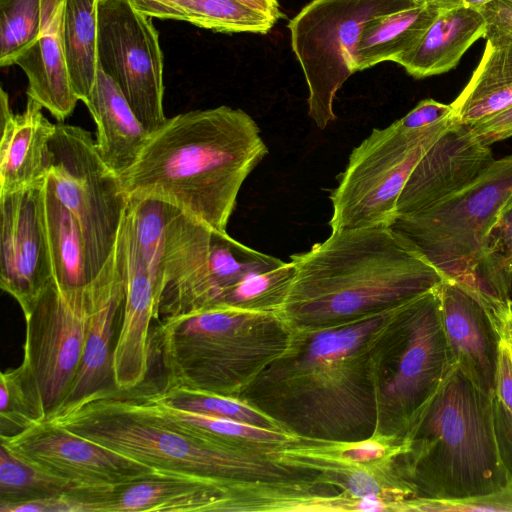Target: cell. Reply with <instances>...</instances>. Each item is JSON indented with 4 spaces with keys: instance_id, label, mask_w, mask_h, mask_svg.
<instances>
[{
    "instance_id": "cell-22",
    "label": "cell",
    "mask_w": 512,
    "mask_h": 512,
    "mask_svg": "<svg viewBox=\"0 0 512 512\" xmlns=\"http://www.w3.org/2000/svg\"><path fill=\"white\" fill-rule=\"evenodd\" d=\"M97 127L96 144L104 161L119 176L137 161L151 133L136 117L116 83L100 68L84 102Z\"/></svg>"
},
{
    "instance_id": "cell-25",
    "label": "cell",
    "mask_w": 512,
    "mask_h": 512,
    "mask_svg": "<svg viewBox=\"0 0 512 512\" xmlns=\"http://www.w3.org/2000/svg\"><path fill=\"white\" fill-rule=\"evenodd\" d=\"M451 105L455 119L467 125L512 105V44L486 42L477 68Z\"/></svg>"
},
{
    "instance_id": "cell-40",
    "label": "cell",
    "mask_w": 512,
    "mask_h": 512,
    "mask_svg": "<svg viewBox=\"0 0 512 512\" xmlns=\"http://www.w3.org/2000/svg\"><path fill=\"white\" fill-rule=\"evenodd\" d=\"M470 127L488 145L512 137V105L477 121Z\"/></svg>"
},
{
    "instance_id": "cell-7",
    "label": "cell",
    "mask_w": 512,
    "mask_h": 512,
    "mask_svg": "<svg viewBox=\"0 0 512 512\" xmlns=\"http://www.w3.org/2000/svg\"><path fill=\"white\" fill-rule=\"evenodd\" d=\"M440 285L400 304L376 348L373 438L400 440L455 363L442 324Z\"/></svg>"
},
{
    "instance_id": "cell-9",
    "label": "cell",
    "mask_w": 512,
    "mask_h": 512,
    "mask_svg": "<svg viewBox=\"0 0 512 512\" xmlns=\"http://www.w3.org/2000/svg\"><path fill=\"white\" fill-rule=\"evenodd\" d=\"M454 120L453 115L417 130H405L396 121L385 128H374L352 150L331 191V231L390 227L411 172Z\"/></svg>"
},
{
    "instance_id": "cell-3",
    "label": "cell",
    "mask_w": 512,
    "mask_h": 512,
    "mask_svg": "<svg viewBox=\"0 0 512 512\" xmlns=\"http://www.w3.org/2000/svg\"><path fill=\"white\" fill-rule=\"evenodd\" d=\"M267 153L255 120L222 105L167 118L120 177L128 196L163 199L226 232L242 184Z\"/></svg>"
},
{
    "instance_id": "cell-30",
    "label": "cell",
    "mask_w": 512,
    "mask_h": 512,
    "mask_svg": "<svg viewBox=\"0 0 512 512\" xmlns=\"http://www.w3.org/2000/svg\"><path fill=\"white\" fill-rule=\"evenodd\" d=\"M146 384L156 399L169 406L228 418L260 428L283 431L268 416L238 398L165 384L160 386L152 382H146Z\"/></svg>"
},
{
    "instance_id": "cell-21",
    "label": "cell",
    "mask_w": 512,
    "mask_h": 512,
    "mask_svg": "<svg viewBox=\"0 0 512 512\" xmlns=\"http://www.w3.org/2000/svg\"><path fill=\"white\" fill-rule=\"evenodd\" d=\"M66 0H42V27L36 41L22 52L15 64L28 79L27 96L63 121L79 100L72 88L62 41Z\"/></svg>"
},
{
    "instance_id": "cell-16",
    "label": "cell",
    "mask_w": 512,
    "mask_h": 512,
    "mask_svg": "<svg viewBox=\"0 0 512 512\" xmlns=\"http://www.w3.org/2000/svg\"><path fill=\"white\" fill-rule=\"evenodd\" d=\"M236 489L218 482L155 471L125 482L72 487L73 512L233 511Z\"/></svg>"
},
{
    "instance_id": "cell-37",
    "label": "cell",
    "mask_w": 512,
    "mask_h": 512,
    "mask_svg": "<svg viewBox=\"0 0 512 512\" xmlns=\"http://www.w3.org/2000/svg\"><path fill=\"white\" fill-rule=\"evenodd\" d=\"M401 511L421 512H512V485L486 494L460 498H423L406 500Z\"/></svg>"
},
{
    "instance_id": "cell-26",
    "label": "cell",
    "mask_w": 512,
    "mask_h": 512,
    "mask_svg": "<svg viewBox=\"0 0 512 512\" xmlns=\"http://www.w3.org/2000/svg\"><path fill=\"white\" fill-rule=\"evenodd\" d=\"M45 217L55 283L66 292L86 288L91 282V275L79 225L57 198L47 176Z\"/></svg>"
},
{
    "instance_id": "cell-38",
    "label": "cell",
    "mask_w": 512,
    "mask_h": 512,
    "mask_svg": "<svg viewBox=\"0 0 512 512\" xmlns=\"http://www.w3.org/2000/svg\"><path fill=\"white\" fill-rule=\"evenodd\" d=\"M485 19L486 42L512 44V0H492L478 9Z\"/></svg>"
},
{
    "instance_id": "cell-13",
    "label": "cell",
    "mask_w": 512,
    "mask_h": 512,
    "mask_svg": "<svg viewBox=\"0 0 512 512\" xmlns=\"http://www.w3.org/2000/svg\"><path fill=\"white\" fill-rule=\"evenodd\" d=\"M98 68L119 87L151 134L167 118L163 111V53L151 18L130 0H98Z\"/></svg>"
},
{
    "instance_id": "cell-18",
    "label": "cell",
    "mask_w": 512,
    "mask_h": 512,
    "mask_svg": "<svg viewBox=\"0 0 512 512\" xmlns=\"http://www.w3.org/2000/svg\"><path fill=\"white\" fill-rule=\"evenodd\" d=\"M126 295L124 231L101 272L87 285V323L84 353L77 377L64 404L113 384L112 354ZM63 404V405H64Z\"/></svg>"
},
{
    "instance_id": "cell-36",
    "label": "cell",
    "mask_w": 512,
    "mask_h": 512,
    "mask_svg": "<svg viewBox=\"0 0 512 512\" xmlns=\"http://www.w3.org/2000/svg\"><path fill=\"white\" fill-rule=\"evenodd\" d=\"M0 435L17 434L38 421L17 368L0 376Z\"/></svg>"
},
{
    "instance_id": "cell-28",
    "label": "cell",
    "mask_w": 512,
    "mask_h": 512,
    "mask_svg": "<svg viewBox=\"0 0 512 512\" xmlns=\"http://www.w3.org/2000/svg\"><path fill=\"white\" fill-rule=\"evenodd\" d=\"M133 390L145 404L162 418L187 432L206 439L249 440L277 446H283L297 439L284 431L260 428L228 418L169 406L152 395L146 381L133 388Z\"/></svg>"
},
{
    "instance_id": "cell-4",
    "label": "cell",
    "mask_w": 512,
    "mask_h": 512,
    "mask_svg": "<svg viewBox=\"0 0 512 512\" xmlns=\"http://www.w3.org/2000/svg\"><path fill=\"white\" fill-rule=\"evenodd\" d=\"M290 259L295 275L279 313L294 330L385 311L446 278L390 227L331 232Z\"/></svg>"
},
{
    "instance_id": "cell-10",
    "label": "cell",
    "mask_w": 512,
    "mask_h": 512,
    "mask_svg": "<svg viewBox=\"0 0 512 512\" xmlns=\"http://www.w3.org/2000/svg\"><path fill=\"white\" fill-rule=\"evenodd\" d=\"M426 0H312L289 21L292 50L308 87V115L324 129L336 119L337 91L355 73L354 52L368 22Z\"/></svg>"
},
{
    "instance_id": "cell-31",
    "label": "cell",
    "mask_w": 512,
    "mask_h": 512,
    "mask_svg": "<svg viewBox=\"0 0 512 512\" xmlns=\"http://www.w3.org/2000/svg\"><path fill=\"white\" fill-rule=\"evenodd\" d=\"M186 21L220 33L267 34L277 23L239 0H185Z\"/></svg>"
},
{
    "instance_id": "cell-15",
    "label": "cell",
    "mask_w": 512,
    "mask_h": 512,
    "mask_svg": "<svg viewBox=\"0 0 512 512\" xmlns=\"http://www.w3.org/2000/svg\"><path fill=\"white\" fill-rule=\"evenodd\" d=\"M45 181L0 193V286L17 301L23 315L53 280Z\"/></svg>"
},
{
    "instance_id": "cell-24",
    "label": "cell",
    "mask_w": 512,
    "mask_h": 512,
    "mask_svg": "<svg viewBox=\"0 0 512 512\" xmlns=\"http://www.w3.org/2000/svg\"><path fill=\"white\" fill-rule=\"evenodd\" d=\"M442 9L437 3L426 1L368 22L355 48V71L394 61L413 48Z\"/></svg>"
},
{
    "instance_id": "cell-8",
    "label": "cell",
    "mask_w": 512,
    "mask_h": 512,
    "mask_svg": "<svg viewBox=\"0 0 512 512\" xmlns=\"http://www.w3.org/2000/svg\"><path fill=\"white\" fill-rule=\"evenodd\" d=\"M512 199V155L495 160L476 180L441 202L396 217L390 228L447 278L476 289L475 273L488 236Z\"/></svg>"
},
{
    "instance_id": "cell-19",
    "label": "cell",
    "mask_w": 512,
    "mask_h": 512,
    "mask_svg": "<svg viewBox=\"0 0 512 512\" xmlns=\"http://www.w3.org/2000/svg\"><path fill=\"white\" fill-rule=\"evenodd\" d=\"M440 310L454 362L483 390L494 393L499 339L471 287L446 277L440 285Z\"/></svg>"
},
{
    "instance_id": "cell-12",
    "label": "cell",
    "mask_w": 512,
    "mask_h": 512,
    "mask_svg": "<svg viewBox=\"0 0 512 512\" xmlns=\"http://www.w3.org/2000/svg\"><path fill=\"white\" fill-rule=\"evenodd\" d=\"M24 317V355L17 369L38 421H45L66 401L81 365L87 287L66 292L53 279Z\"/></svg>"
},
{
    "instance_id": "cell-17",
    "label": "cell",
    "mask_w": 512,
    "mask_h": 512,
    "mask_svg": "<svg viewBox=\"0 0 512 512\" xmlns=\"http://www.w3.org/2000/svg\"><path fill=\"white\" fill-rule=\"evenodd\" d=\"M495 161L490 145L456 119L430 145L407 179L396 217L427 209L468 186Z\"/></svg>"
},
{
    "instance_id": "cell-42",
    "label": "cell",
    "mask_w": 512,
    "mask_h": 512,
    "mask_svg": "<svg viewBox=\"0 0 512 512\" xmlns=\"http://www.w3.org/2000/svg\"><path fill=\"white\" fill-rule=\"evenodd\" d=\"M240 2L246 4L252 9L266 15L267 17L273 19L277 22L279 19L283 18L285 15L282 13L280 9V5L278 0H239Z\"/></svg>"
},
{
    "instance_id": "cell-41",
    "label": "cell",
    "mask_w": 512,
    "mask_h": 512,
    "mask_svg": "<svg viewBox=\"0 0 512 512\" xmlns=\"http://www.w3.org/2000/svg\"><path fill=\"white\" fill-rule=\"evenodd\" d=\"M133 6L150 18L186 21L185 0H130Z\"/></svg>"
},
{
    "instance_id": "cell-14",
    "label": "cell",
    "mask_w": 512,
    "mask_h": 512,
    "mask_svg": "<svg viewBox=\"0 0 512 512\" xmlns=\"http://www.w3.org/2000/svg\"><path fill=\"white\" fill-rule=\"evenodd\" d=\"M0 439L15 457L71 488L116 484L159 471L49 421Z\"/></svg>"
},
{
    "instance_id": "cell-34",
    "label": "cell",
    "mask_w": 512,
    "mask_h": 512,
    "mask_svg": "<svg viewBox=\"0 0 512 512\" xmlns=\"http://www.w3.org/2000/svg\"><path fill=\"white\" fill-rule=\"evenodd\" d=\"M71 486L15 457L1 445L0 505L59 497Z\"/></svg>"
},
{
    "instance_id": "cell-44",
    "label": "cell",
    "mask_w": 512,
    "mask_h": 512,
    "mask_svg": "<svg viewBox=\"0 0 512 512\" xmlns=\"http://www.w3.org/2000/svg\"><path fill=\"white\" fill-rule=\"evenodd\" d=\"M508 299L512 300V275H511V278H510V285H509Z\"/></svg>"
},
{
    "instance_id": "cell-20",
    "label": "cell",
    "mask_w": 512,
    "mask_h": 512,
    "mask_svg": "<svg viewBox=\"0 0 512 512\" xmlns=\"http://www.w3.org/2000/svg\"><path fill=\"white\" fill-rule=\"evenodd\" d=\"M8 94L1 88L0 193L13 192L46 178L50 163L49 141L56 124L42 106L28 98L25 110L14 114Z\"/></svg>"
},
{
    "instance_id": "cell-35",
    "label": "cell",
    "mask_w": 512,
    "mask_h": 512,
    "mask_svg": "<svg viewBox=\"0 0 512 512\" xmlns=\"http://www.w3.org/2000/svg\"><path fill=\"white\" fill-rule=\"evenodd\" d=\"M41 27L42 0H0V66L15 64Z\"/></svg>"
},
{
    "instance_id": "cell-23",
    "label": "cell",
    "mask_w": 512,
    "mask_h": 512,
    "mask_svg": "<svg viewBox=\"0 0 512 512\" xmlns=\"http://www.w3.org/2000/svg\"><path fill=\"white\" fill-rule=\"evenodd\" d=\"M485 32V19L476 8H444L419 42L393 62L422 79L453 69Z\"/></svg>"
},
{
    "instance_id": "cell-27",
    "label": "cell",
    "mask_w": 512,
    "mask_h": 512,
    "mask_svg": "<svg viewBox=\"0 0 512 512\" xmlns=\"http://www.w3.org/2000/svg\"><path fill=\"white\" fill-rule=\"evenodd\" d=\"M98 0H66L62 41L66 65L76 97L85 102L94 86L98 61Z\"/></svg>"
},
{
    "instance_id": "cell-29",
    "label": "cell",
    "mask_w": 512,
    "mask_h": 512,
    "mask_svg": "<svg viewBox=\"0 0 512 512\" xmlns=\"http://www.w3.org/2000/svg\"><path fill=\"white\" fill-rule=\"evenodd\" d=\"M284 261L234 240L227 232L212 230L208 258L207 308L218 307L225 293L246 277L279 266Z\"/></svg>"
},
{
    "instance_id": "cell-2",
    "label": "cell",
    "mask_w": 512,
    "mask_h": 512,
    "mask_svg": "<svg viewBox=\"0 0 512 512\" xmlns=\"http://www.w3.org/2000/svg\"><path fill=\"white\" fill-rule=\"evenodd\" d=\"M45 421L161 472L236 489L319 479L318 473L282 460L281 446L194 435L155 413L133 389L122 390L113 384L62 405Z\"/></svg>"
},
{
    "instance_id": "cell-33",
    "label": "cell",
    "mask_w": 512,
    "mask_h": 512,
    "mask_svg": "<svg viewBox=\"0 0 512 512\" xmlns=\"http://www.w3.org/2000/svg\"><path fill=\"white\" fill-rule=\"evenodd\" d=\"M512 275V199L502 209L476 269V289L508 298Z\"/></svg>"
},
{
    "instance_id": "cell-43",
    "label": "cell",
    "mask_w": 512,
    "mask_h": 512,
    "mask_svg": "<svg viewBox=\"0 0 512 512\" xmlns=\"http://www.w3.org/2000/svg\"><path fill=\"white\" fill-rule=\"evenodd\" d=\"M437 3L443 8H454V7H470L479 9L484 4L492 0H426Z\"/></svg>"
},
{
    "instance_id": "cell-1",
    "label": "cell",
    "mask_w": 512,
    "mask_h": 512,
    "mask_svg": "<svg viewBox=\"0 0 512 512\" xmlns=\"http://www.w3.org/2000/svg\"><path fill=\"white\" fill-rule=\"evenodd\" d=\"M399 306L327 327L294 330L287 351L237 398L298 439L354 443L373 438L374 354Z\"/></svg>"
},
{
    "instance_id": "cell-11",
    "label": "cell",
    "mask_w": 512,
    "mask_h": 512,
    "mask_svg": "<svg viewBox=\"0 0 512 512\" xmlns=\"http://www.w3.org/2000/svg\"><path fill=\"white\" fill-rule=\"evenodd\" d=\"M49 150L47 178L79 225L92 281L115 249L129 197L84 128L56 124Z\"/></svg>"
},
{
    "instance_id": "cell-39",
    "label": "cell",
    "mask_w": 512,
    "mask_h": 512,
    "mask_svg": "<svg viewBox=\"0 0 512 512\" xmlns=\"http://www.w3.org/2000/svg\"><path fill=\"white\" fill-rule=\"evenodd\" d=\"M453 115L451 104L447 105L433 99H424L396 122L405 130H417L436 124Z\"/></svg>"
},
{
    "instance_id": "cell-5",
    "label": "cell",
    "mask_w": 512,
    "mask_h": 512,
    "mask_svg": "<svg viewBox=\"0 0 512 512\" xmlns=\"http://www.w3.org/2000/svg\"><path fill=\"white\" fill-rule=\"evenodd\" d=\"M493 394L454 363L416 412L395 460L416 497H468L511 485Z\"/></svg>"
},
{
    "instance_id": "cell-32",
    "label": "cell",
    "mask_w": 512,
    "mask_h": 512,
    "mask_svg": "<svg viewBox=\"0 0 512 512\" xmlns=\"http://www.w3.org/2000/svg\"><path fill=\"white\" fill-rule=\"evenodd\" d=\"M295 270V265L290 260L274 268L254 273L229 289L219 306L279 312Z\"/></svg>"
},
{
    "instance_id": "cell-6",
    "label": "cell",
    "mask_w": 512,
    "mask_h": 512,
    "mask_svg": "<svg viewBox=\"0 0 512 512\" xmlns=\"http://www.w3.org/2000/svg\"><path fill=\"white\" fill-rule=\"evenodd\" d=\"M293 334L279 312L218 306L156 321L152 350L163 384L237 398L287 351Z\"/></svg>"
}]
</instances>
